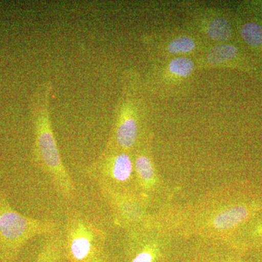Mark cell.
I'll list each match as a JSON object with an SVG mask.
<instances>
[{
    "label": "cell",
    "mask_w": 262,
    "mask_h": 262,
    "mask_svg": "<svg viewBox=\"0 0 262 262\" xmlns=\"http://www.w3.org/2000/svg\"><path fill=\"white\" fill-rule=\"evenodd\" d=\"M99 189L113 213L115 225L126 230L145 223L151 217L149 206L139 194L117 192L105 188Z\"/></svg>",
    "instance_id": "8"
},
{
    "label": "cell",
    "mask_w": 262,
    "mask_h": 262,
    "mask_svg": "<svg viewBox=\"0 0 262 262\" xmlns=\"http://www.w3.org/2000/svg\"><path fill=\"white\" fill-rule=\"evenodd\" d=\"M175 236L151 220L125 230L122 262H163Z\"/></svg>",
    "instance_id": "6"
},
{
    "label": "cell",
    "mask_w": 262,
    "mask_h": 262,
    "mask_svg": "<svg viewBox=\"0 0 262 262\" xmlns=\"http://www.w3.org/2000/svg\"><path fill=\"white\" fill-rule=\"evenodd\" d=\"M122 96L105 149L132 153L149 133L144 127L140 80L132 71L123 77Z\"/></svg>",
    "instance_id": "2"
},
{
    "label": "cell",
    "mask_w": 262,
    "mask_h": 262,
    "mask_svg": "<svg viewBox=\"0 0 262 262\" xmlns=\"http://www.w3.org/2000/svg\"><path fill=\"white\" fill-rule=\"evenodd\" d=\"M195 48V42L192 38L180 37L176 38L168 46V51L173 54L186 53L193 51Z\"/></svg>",
    "instance_id": "15"
},
{
    "label": "cell",
    "mask_w": 262,
    "mask_h": 262,
    "mask_svg": "<svg viewBox=\"0 0 262 262\" xmlns=\"http://www.w3.org/2000/svg\"><path fill=\"white\" fill-rule=\"evenodd\" d=\"M84 173L99 188L138 194L132 153L104 149Z\"/></svg>",
    "instance_id": "5"
},
{
    "label": "cell",
    "mask_w": 262,
    "mask_h": 262,
    "mask_svg": "<svg viewBox=\"0 0 262 262\" xmlns=\"http://www.w3.org/2000/svg\"><path fill=\"white\" fill-rule=\"evenodd\" d=\"M63 250L69 262H86L105 252L106 233L75 208L66 211Z\"/></svg>",
    "instance_id": "4"
},
{
    "label": "cell",
    "mask_w": 262,
    "mask_h": 262,
    "mask_svg": "<svg viewBox=\"0 0 262 262\" xmlns=\"http://www.w3.org/2000/svg\"><path fill=\"white\" fill-rule=\"evenodd\" d=\"M136 189L150 208L169 201L171 191L167 187L155 166L151 153V133L139 143L132 152Z\"/></svg>",
    "instance_id": "7"
},
{
    "label": "cell",
    "mask_w": 262,
    "mask_h": 262,
    "mask_svg": "<svg viewBox=\"0 0 262 262\" xmlns=\"http://www.w3.org/2000/svg\"><path fill=\"white\" fill-rule=\"evenodd\" d=\"M241 36L245 42L252 47L262 45V27L256 23H247L241 29Z\"/></svg>",
    "instance_id": "12"
},
{
    "label": "cell",
    "mask_w": 262,
    "mask_h": 262,
    "mask_svg": "<svg viewBox=\"0 0 262 262\" xmlns=\"http://www.w3.org/2000/svg\"><path fill=\"white\" fill-rule=\"evenodd\" d=\"M194 70V63L192 60L185 57L174 58L169 63V70L173 75L186 77L192 73Z\"/></svg>",
    "instance_id": "14"
},
{
    "label": "cell",
    "mask_w": 262,
    "mask_h": 262,
    "mask_svg": "<svg viewBox=\"0 0 262 262\" xmlns=\"http://www.w3.org/2000/svg\"><path fill=\"white\" fill-rule=\"evenodd\" d=\"M203 245L201 256L196 257L195 262H234L223 255L225 241L222 239H202Z\"/></svg>",
    "instance_id": "10"
},
{
    "label": "cell",
    "mask_w": 262,
    "mask_h": 262,
    "mask_svg": "<svg viewBox=\"0 0 262 262\" xmlns=\"http://www.w3.org/2000/svg\"><path fill=\"white\" fill-rule=\"evenodd\" d=\"M237 48L233 46H217L212 49L208 60L212 63H219L232 59L237 54Z\"/></svg>",
    "instance_id": "13"
},
{
    "label": "cell",
    "mask_w": 262,
    "mask_h": 262,
    "mask_svg": "<svg viewBox=\"0 0 262 262\" xmlns=\"http://www.w3.org/2000/svg\"><path fill=\"white\" fill-rule=\"evenodd\" d=\"M86 262H108L107 256H106V252L100 253L95 257L91 258L89 261Z\"/></svg>",
    "instance_id": "16"
},
{
    "label": "cell",
    "mask_w": 262,
    "mask_h": 262,
    "mask_svg": "<svg viewBox=\"0 0 262 262\" xmlns=\"http://www.w3.org/2000/svg\"><path fill=\"white\" fill-rule=\"evenodd\" d=\"M63 236L61 230L46 236L44 244L33 262H64Z\"/></svg>",
    "instance_id": "9"
},
{
    "label": "cell",
    "mask_w": 262,
    "mask_h": 262,
    "mask_svg": "<svg viewBox=\"0 0 262 262\" xmlns=\"http://www.w3.org/2000/svg\"><path fill=\"white\" fill-rule=\"evenodd\" d=\"M59 230L55 221L26 216L15 211L0 190V262H15L31 239Z\"/></svg>",
    "instance_id": "3"
},
{
    "label": "cell",
    "mask_w": 262,
    "mask_h": 262,
    "mask_svg": "<svg viewBox=\"0 0 262 262\" xmlns=\"http://www.w3.org/2000/svg\"><path fill=\"white\" fill-rule=\"evenodd\" d=\"M51 80L40 82L31 97V115L34 141L32 160L34 165L51 181L55 191L68 203L77 201V189L61 158L51 120Z\"/></svg>",
    "instance_id": "1"
},
{
    "label": "cell",
    "mask_w": 262,
    "mask_h": 262,
    "mask_svg": "<svg viewBox=\"0 0 262 262\" xmlns=\"http://www.w3.org/2000/svg\"><path fill=\"white\" fill-rule=\"evenodd\" d=\"M210 37L216 41H227L231 37L232 29L229 22L225 18H219L210 24L208 29Z\"/></svg>",
    "instance_id": "11"
}]
</instances>
